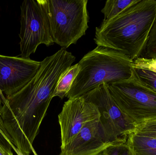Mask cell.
Wrapping results in <instances>:
<instances>
[{"label": "cell", "mask_w": 156, "mask_h": 155, "mask_svg": "<svg viewBox=\"0 0 156 155\" xmlns=\"http://www.w3.org/2000/svg\"><path fill=\"white\" fill-rule=\"evenodd\" d=\"M156 21V0H137L117 16L96 27L97 46L121 52L134 61L140 57Z\"/></svg>", "instance_id": "1"}, {"label": "cell", "mask_w": 156, "mask_h": 155, "mask_svg": "<svg viewBox=\"0 0 156 155\" xmlns=\"http://www.w3.org/2000/svg\"><path fill=\"white\" fill-rule=\"evenodd\" d=\"M133 62L121 52L97 46L78 63L80 72L66 97H83L104 84L129 79L133 75Z\"/></svg>", "instance_id": "2"}, {"label": "cell", "mask_w": 156, "mask_h": 155, "mask_svg": "<svg viewBox=\"0 0 156 155\" xmlns=\"http://www.w3.org/2000/svg\"><path fill=\"white\" fill-rule=\"evenodd\" d=\"M88 0H46L54 43L66 49L76 44L88 28Z\"/></svg>", "instance_id": "3"}, {"label": "cell", "mask_w": 156, "mask_h": 155, "mask_svg": "<svg viewBox=\"0 0 156 155\" xmlns=\"http://www.w3.org/2000/svg\"><path fill=\"white\" fill-rule=\"evenodd\" d=\"M107 87L118 106L136 126L156 119V93L133 74L129 79L107 84Z\"/></svg>", "instance_id": "4"}, {"label": "cell", "mask_w": 156, "mask_h": 155, "mask_svg": "<svg viewBox=\"0 0 156 155\" xmlns=\"http://www.w3.org/2000/svg\"><path fill=\"white\" fill-rule=\"evenodd\" d=\"M20 9V56L30 58L40 45L49 46L54 44L46 0H25Z\"/></svg>", "instance_id": "5"}, {"label": "cell", "mask_w": 156, "mask_h": 155, "mask_svg": "<svg viewBox=\"0 0 156 155\" xmlns=\"http://www.w3.org/2000/svg\"><path fill=\"white\" fill-rule=\"evenodd\" d=\"M95 105L99 117L108 135L117 143H126L128 136L134 133L136 125L118 106L104 84L83 96Z\"/></svg>", "instance_id": "6"}, {"label": "cell", "mask_w": 156, "mask_h": 155, "mask_svg": "<svg viewBox=\"0 0 156 155\" xmlns=\"http://www.w3.org/2000/svg\"><path fill=\"white\" fill-rule=\"evenodd\" d=\"M41 62L0 54V111L5 97L23 87L35 75Z\"/></svg>", "instance_id": "7"}, {"label": "cell", "mask_w": 156, "mask_h": 155, "mask_svg": "<svg viewBox=\"0 0 156 155\" xmlns=\"http://www.w3.org/2000/svg\"><path fill=\"white\" fill-rule=\"evenodd\" d=\"M100 116L97 106L83 97L69 99L65 102L58 116L61 130V149L76 136L87 123Z\"/></svg>", "instance_id": "8"}, {"label": "cell", "mask_w": 156, "mask_h": 155, "mask_svg": "<svg viewBox=\"0 0 156 155\" xmlns=\"http://www.w3.org/2000/svg\"><path fill=\"white\" fill-rule=\"evenodd\" d=\"M99 117L87 123L76 136L61 149L59 155H100L108 147L118 144L108 135Z\"/></svg>", "instance_id": "9"}, {"label": "cell", "mask_w": 156, "mask_h": 155, "mask_svg": "<svg viewBox=\"0 0 156 155\" xmlns=\"http://www.w3.org/2000/svg\"><path fill=\"white\" fill-rule=\"evenodd\" d=\"M126 142L136 155H156V138L133 133Z\"/></svg>", "instance_id": "10"}, {"label": "cell", "mask_w": 156, "mask_h": 155, "mask_svg": "<svg viewBox=\"0 0 156 155\" xmlns=\"http://www.w3.org/2000/svg\"><path fill=\"white\" fill-rule=\"evenodd\" d=\"M80 68L78 64L72 66L66 73L62 76L53 95V97L58 96L63 99L70 90L72 84L80 72Z\"/></svg>", "instance_id": "11"}, {"label": "cell", "mask_w": 156, "mask_h": 155, "mask_svg": "<svg viewBox=\"0 0 156 155\" xmlns=\"http://www.w3.org/2000/svg\"><path fill=\"white\" fill-rule=\"evenodd\" d=\"M137 0H107L101 10L104 15L103 22H107L121 13Z\"/></svg>", "instance_id": "12"}, {"label": "cell", "mask_w": 156, "mask_h": 155, "mask_svg": "<svg viewBox=\"0 0 156 155\" xmlns=\"http://www.w3.org/2000/svg\"><path fill=\"white\" fill-rule=\"evenodd\" d=\"M133 74L142 84L156 93V73L145 69L132 67Z\"/></svg>", "instance_id": "13"}, {"label": "cell", "mask_w": 156, "mask_h": 155, "mask_svg": "<svg viewBox=\"0 0 156 155\" xmlns=\"http://www.w3.org/2000/svg\"><path fill=\"white\" fill-rule=\"evenodd\" d=\"M140 57L146 59L156 57V21L151 29L148 40Z\"/></svg>", "instance_id": "14"}, {"label": "cell", "mask_w": 156, "mask_h": 155, "mask_svg": "<svg viewBox=\"0 0 156 155\" xmlns=\"http://www.w3.org/2000/svg\"><path fill=\"white\" fill-rule=\"evenodd\" d=\"M100 155H136L126 142L112 145L108 147Z\"/></svg>", "instance_id": "15"}, {"label": "cell", "mask_w": 156, "mask_h": 155, "mask_svg": "<svg viewBox=\"0 0 156 155\" xmlns=\"http://www.w3.org/2000/svg\"><path fill=\"white\" fill-rule=\"evenodd\" d=\"M134 133L137 135L156 138V119L137 125Z\"/></svg>", "instance_id": "16"}, {"label": "cell", "mask_w": 156, "mask_h": 155, "mask_svg": "<svg viewBox=\"0 0 156 155\" xmlns=\"http://www.w3.org/2000/svg\"><path fill=\"white\" fill-rule=\"evenodd\" d=\"M132 66L148 70L156 73V57L149 59L139 57L133 61Z\"/></svg>", "instance_id": "17"}, {"label": "cell", "mask_w": 156, "mask_h": 155, "mask_svg": "<svg viewBox=\"0 0 156 155\" xmlns=\"http://www.w3.org/2000/svg\"><path fill=\"white\" fill-rule=\"evenodd\" d=\"M0 147L8 152H12V150L16 147L13 144L12 140L5 131L2 118L0 115Z\"/></svg>", "instance_id": "18"}, {"label": "cell", "mask_w": 156, "mask_h": 155, "mask_svg": "<svg viewBox=\"0 0 156 155\" xmlns=\"http://www.w3.org/2000/svg\"><path fill=\"white\" fill-rule=\"evenodd\" d=\"M0 155H13L12 152H8L0 147Z\"/></svg>", "instance_id": "19"}, {"label": "cell", "mask_w": 156, "mask_h": 155, "mask_svg": "<svg viewBox=\"0 0 156 155\" xmlns=\"http://www.w3.org/2000/svg\"><path fill=\"white\" fill-rule=\"evenodd\" d=\"M13 150L15 151V152L16 153L17 155H24L23 153H21V152H20V151H19V150H18V149L16 148V147L14 149H13ZM32 153H34V155H38L37 154V153L36 151H35L34 149V148L33 149Z\"/></svg>", "instance_id": "20"}]
</instances>
